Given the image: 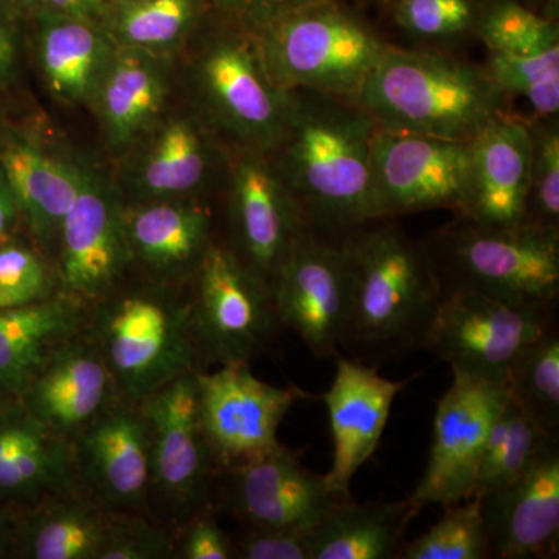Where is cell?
Returning <instances> with one entry per match:
<instances>
[{
  "label": "cell",
  "instance_id": "cell-1",
  "mask_svg": "<svg viewBox=\"0 0 559 559\" xmlns=\"http://www.w3.org/2000/svg\"><path fill=\"white\" fill-rule=\"evenodd\" d=\"M285 134L270 154L299 210L305 231L342 245L374 223L371 142L377 121L358 103L288 92Z\"/></svg>",
  "mask_w": 559,
  "mask_h": 559
},
{
  "label": "cell",
  "instance_id": "cell-2",
  "mask_svg": "<svg viewBox=\"0 0 559 559\" xmlns=\"http://www.w3.org/2000/svg\"><path fill=\"white\" fill-rule=\"evenodd\" d=\"M190 285L130 272L84 308V336L108 367L120 399L140 403L182 374L207 370L194 333Z\"/></svg>",
  "mask_w": 559,
  "mask_h": 559
},
{
  "label": "cell",
  "instance_id": "cell-3",
  "mask_svg": "<svg viewBox=\"0 0 559 559\" xmlns=\"http://www.w3.org/2000/svg\"><path fill=\"white\" fill-rule=\"evenodd\" d=\"M349 312L342 347L384 355L423 348L441 299L425 242L392 219L374 221L344 242Z\"/></svg>",
  "mask_w": 559,
  "mask_h": 559
},
{
  "label": "cell",
  "instance_id": "cell-4",
  "mask_svg": "<svg viewBox=\"0 0 559 559\" xmlns=\"http://www.w3.org/2000/svg\"><path fill=\"white\" fill-rule=\"evenodd\" d=\"M356 103L385 130L471 142L509 114L485 66L433 49L385 47Z\"/></svg>",
  "mask_w": 559,
  "mask_h": 559
},
{
  "label": "cell",
  "instance_id": "cell-5",
  "mask_svg": "<svg viewBox=\"0 0 559 559\" xmlns=\"http://www.w3.org/2000/svg\"><path fill=\"white\" fill-rule=\"evenodd\" d=\"M250 33L280 91L353 102L389 46L345 0H312Z\"/></svg>",
  "mask_w": 559,
  "mask_h": 559
},
{
  "label": "cell",
  "instance_id": "cell-6",
  "mask_svg": "<svg viewBox=\"0 0 559 559\" xmlns=\"http://www.w3.org/2000/svg\"><path fill=\"white\" fill-rule=\"evenodd\" d=\"M441 294L474 290L528 307H557L559 231L487 226L457 215L425 241Z\"/></svg>",
  "mask_w": 559,
  "mask_h": 559
},
{
  "label": "cell",
  "instance_id": "cell-7",
  "mask_svg": "<svg viewBox=\"0 0 559 559\" xmlns=\"http://www.w3.org/2000/svg\"><path fill=\"white\" fill-rule=\"evenodd\" d=\"M191 86L198 116L229 148L264 154L277 148L289 94L272 83L252 33L219 20L194 55Z\"/></svg>",
  "mask_w": 559,
  "mask_h": 559
},
{
  "label": "cell",
  "instance_id": "cell-8",
  "mask_svg": "<svg viewBox=\"0 0 559 559\" xmlns=\"http://www.w3.org/2000/svg\"><path fill=\"white\" fill-rule=\"evenodd\" d=\"M198 373L182 374L140 401L151 432L150 518L173 535L212 503L219 473L201 425Z\"/></svg>",
  "mask_w": 559,
  "mask_h": 559
},
{
  "label": "cell",
  "instance_id": "cell-9",
  "mask_svg": "<svg viewBox=\"0 0 559 559\" xmlns=\"http://www.w3.org/2000/svg\"><path fill=\"white\" fill-rule=\"evenodd\" d=\"M190 288L194 333L205 367L250 366L280 326L271 286L227 242L213 240Z\"/></svg>",
  "mask_w": 559,
  "mask_h": 559
},
{
  "label": "cell",
  "instance_id": "cell-10",
  "mask_svg": "<svg viewBox=\"0 0 559 559\" xmlns=\"http://www.w3.org/2000/svg\"><path fill=\"white\" fill-rule=\"evenodd\" d=\"M554 308L491 299L474 290H447L423 348L452 371L506 384L522 349L554 329Z\"/></svg>",
  "mask_w": 559,
  "mask_h": 559
},
{
  "label": "cell",
  "instance_id": "cell-11",
  "mask_svg": "<svg viewBox=\"0 0 559 559\" xmlns=\"http://www.w3.org/2000/svg\"><path fill=\"white\" fill-rule=\"evenodd\" d=\"M469 142L377 128L371 142L370 194L378 221L450 209L462 212Z\"/></svg>",
  "mask_w": 559,
  "mask_h": 559
},
{
  "label": "cell",
  "instance_id": "cell-12",
  "mask_svg": "<svg viewBox=\"0 0 559 559\" xmlns=\"http://www.w3.org/2000/svg\"><path fill=\"white\" fill-rule=\"evenodd\" d=\"M124 204L114 180L83 165V182L62 219L53 253L60 293L83 308L106 296L132 270Z\"/></svg>",
  "mask_w": 559,
  "mask_h": 559
},
{
  "label": "cell",
  "instance_id": "cell-13",
  "mask_svg": "<svg viewBox=\"0 0 559 559\" xmlns=\"http://www.w3.org/2000/svg\"><path fill=\"white\" fill-rule=\"evenodd\" d=\"M454 374L437 404L425 474L409 496L412 506H452L473 498L488 433L509 401L506 384Z\"/></svg>",
  "mask_w": 559,
  "mask_h": 559
},
{
  "label": "cell",
  "instance_id": "cell-14",
  "mask_svg": "<svg viewBox=\"0 0 559 559\" xmlns=\"http://www.w3.org/2000/svg\"><path fill=\"white\" fill-rule=\"evenodd\" d=\"M307 393L261 381L249 364L198 373V407L205 439L219 471L241 465L278 447L286 414Z\"/></svg>",
  "mask_w": 559,
  "mask_h": 559
},
{
  "label": "cell",
  "instance_id": "cell-15",
  "mask_svg": "<svg viewBox=\"0 0 559 559\" xmlns=\"http://www.w3.org/2000/svg\"><path fill=\"white\" fill-rule=\"evenodd\" d=\"M280 326L304 341L316 358L337 356L349 312L344 246L304 231L271 283Z\"/></svg>",
  "mask_w": 559,
  "mask_h": 559
},
{
  "label": "cell",
  "instance_id": "cell-16",
  "mask_svg": "<svg viewBox=\"0 0 559 559\" xmlns=\"http://www.w3.org/2000/svg\"><path fill=\"white\" fill-rule=\"evenodd\" d=\"M70 444L76 489L109 513L150 516L151 432L142 404L117 400Z\"/></svg>",
  "mask_w": 559,
  "mask_h": 559
},
{
  "label": "cell",
  "instance_id": "cell-17",
  "mask_svg": "<svg viewBox=\"0 0 559 559\" xmlns=\"http://www.w3.org/2000/svg\"><path fill=\"white\" fill-rule=\"evenodd\" d=\"M224 506L246 525L289 530L310 535L344 502L330 488L325 474L301 463L297 452L275 450L241 465L219 471Z\"/></svg>",
  "mask_w": 559,
  "mask_h": 559
},
{
  "label": "cell",
  "instance_id": "cell-18",
  "mask_svg": "<svg viewBox=\"0 0 559 559\" xmlns=\"http://www.w3.org/2000/svg\"><path fill=\"white\" fill-rule=\"evenodd\" d=\"M226 165L227 245L271 286L289 249L305 231L299 210L270 154L229 148Z\"/></svg>",
  "mask_w": 559,
  "mask_h": 559
},
{
  "label": "cell",
  "instance_id": "cell-19",
  "mask_svg": "<svg viewBox=\"0 0 559 559\" xmlns=\"http://www.w3.org/2000/svg\"><path fill=\"white\" fill-rule=\"evenodd\" d=\"M130 151L124 183L131 202L198 198L227 160L218 135L198 114L162 117Z\"/></svg>",
  "mask_w": 559,
  "mask_h": 559
},
{
  "label": "cell",
  "instance_id": "cell-20",
  "mask_svg": "<svg viewBox=\"0 0 559 559\" xmlns=\"http://www.w3.org/2000/svg\"><path fill=\"white\" fill-rule=\"evenodd\" d=\"M479 496L491 558H558V441L520 479Z\"/></svg>",
  "mask_w": 559,
  "mask_h": 559
},
{
  "label": "cell",
  "instance_id": "cell-21",
  "mask_svg": "<svg viewBox=\"0 0 559 559\" xmlns=\"http://www.w3.org/2000/svg\"><path fill=\"white\" fill-rule=\"evenodd\" d=\"M409 380H389L364 364L337 356L333 384L322 400L329 409L334 444L325 479L341 498H352L353 477L377 451L393 401Z\"/></svg>",
  "mask_w": 559,
  "mask_h": 559
},
{
  "label": "cell",
  "instance_id": "cell-22",
  "mask_svg": "<svg viewBox=\"0 0 559 559\" xmlns=\"http://www.w3.org/2000/svg\"><path fill=\"white\" fill-rule=\"evenodd\" d=\"M465 204L460 216L487 226L527 223L533 140L528 119L503 114L469 142Z\"/></svg>",
  "mask_w": 559,
  "mask_h": 559
},
{
  "label": "cell",
  "instance_id": "cell-23",
  "mask_svg": "<svg viewBox=\"0 0 559 559\" xmlns=\"http://www.w3.org/2000/svg\"><path fill=\"white\" fill-rule=\"evenodd\" d=\"M119 399L112 374L83 329L44 362L17 396L33 417L69 441Z\"/></svg>",
  "mask_w": 559,
  "mask_h": 559
},
{
  "label": "cell",
  "instance_id": "cell-24",
  "mask_svg": "<svg viewBox=\"0 0 559 559\" xmlns=\"http://www.w3.org/2000/svg\"><path fill=\"white\" fill-rule=\"evenodd\" d=\"M132 271L173 285H190L215 240L213 215L198 198L124 204Z\"/></svg>",
  "mask_w": 559,
  "mask_h": 559
},
{
  "label": "cell",
  "instance_id": "cell-25",
  "mask_svg": "<svg viewBox=\"0 0 559 559\" xmlns=\"http://www.w3.org/2000/svg\"><path fill=\"white\" fill-rule=\"evenodd\" d=\"M0 168L20 205L25 235L53 260L62 219L83 182V165L27 132L5 131L0 132Z\"/></svg>",
  "mask_w": 559,
  "mask_h": 559
},
{
  "label": "cell",
  "instance_id": "cell-26",
  "mask_svg": "<svg viewBox=\"0 0 559 559\" xmlns=\"http://www.w3.org/2000/svg\"><path fill=\"white\" fill-rule=\"evenodd\" d=\"M72 444L17 399L0 400V507L16 514L75 489Z\"/></svg>",
  "mask_w": 559,
  "mask_h": 559
},
{
  "label": "cell",
  "instance_id": "cell-27",
  "mask_svg": "<svg viewBox=\"0 0 559 559\" xmlns=\"http://www.w3.org/2000/svg\"><path fill=\"white\" fill-rule=\"evenodd\" d=\"M170 92V57L117 46L91 102L110 148L128 153L164 117Z\"/></svg>",
  "mask_w": 559,
  "mask_h": 559
},
{
  "label": "cell",
  "instance_id": "cell-28",
  "mask_svg": "<svg viewBox=\"0 0 559 559\" xmlns=\"http://www.w3.org/2000/svg\"><path fill=\"white\" fill-rule=\"evenodd\" d=\"M117 516L76 488L50 496L14 514L13 558L100 559Z\"/></svg>",
  "mask_w": 559,
  "mask_h": 559
},
{
  "label": "cell",
  "instance_id": "cell-29",
  "mask_svg": "<svg viewBox=\"0 0 559 559\" xmlns=\"http://www.w3.org/2000/svg\"><path fill=\"white\" fill-rule=\"evenodd\" d=\"M35 53L53 97L68 105L91 106L116 43L98 22L58 14H35Z\"/></svg>",
  "mask_w": 559,
  "mask_h": 559
},
{
  "label": "cell",
  "instance_id": "cell-30",
  "mask_svg": "<svg viewBox=\"0 0 559 559\" xmlns=\"http://www.w3.org/2000/svg\"><path fill=\"white\" fill-rule=\"evenodd\" d=\"M84 311L62 294L0 311V400L21 395L44 362L80 333Z\"/></svg>",
  "mask_w": 559,
  "mask_h": 559
},
{
  "label": "cell",
  "instance_id": "cell-31",
  "mask_svg": "<svg viewBox=\"0 0 559 559\" xmlns=\"http://www.w3.org/2000/svg\"><path fill=\"white\" fill-rule=\"evenodd\" d=\"M418 511L409 499L344 500L308 535L311 559H396Z\"/></svg>",
  "mask_w": 559,
  "mask_h": 559
},
{
  "label": "cell",
  "instance_id": "cell-32",
  "mask_svg": "<svg viewBox=\"0 0 559 559\" xmlns=\"http://www.w3.org/2000/svg\"><path fill=\"white\" fill-rule=\"evenodd\" d=\"M204 0H134L110 5L103 28L116 46L167 55L200 27Z\"/></svg>",
  "mask_w": 559,
  "mask_h": 559
},
{
  "label": "cell",
  "instance_id": "cell-33",
  "mask_svg": "<svg viewBox=\"0 0 559 559\" xmlns=\"http://www.w3.org/2000/svg\"><path fill=\"white\" fill-rule=\"evenodd\" d=\"M558 436H550L510 400L489 430L476 495L506 487L525 473Z\"/></svg>",
  "mask_w": 559,
  "mask_h": 559
},
{
  "label": "cell",
  "instance_id": "cell-34",
  "mask_svg": "<svg viewBox=\"0 0 559 559\" xmlns=\"http://www.w3.org/2000/svg\"><path fill=\"white\" fill-rule=\"evenodd\" d=\"M510 400L550 436L559 429V337L557 326L522 349L510 367Z\"/></svg>",
  "mask_w": 559,
  "mask_h": 559
},
{
  "label": "cell",
  "instance_id": "cell-35",
  "mask_svg": "<svg viewBox=\"0 0 559 559\" xmlns=\"http://www.w3.org/2000/svg\"><path fill=\"white\" fill-rule=\"evenodd\" d=\"M476 38L488 51L528 55L559 46L558 17L521 0H484Z\"/></svg>",
  "mask_w": 559,
  "mask_h": 559
},
{
  "label": "cell",
  "instance_id": "cell-36",
  "mask_svg": "<svg viewBox=\"0 0 559 559\" xmlns=\"http://www.w3.org/2000/svg\"><path fill=\"white\" fill-rule=\"evenodd\" d=\"M485 69L510 100L524 98L539 119L558 117L559 46L528 55L488 51Z\"/></svg>",
  "mask_w": 559,
  "mask_h": 559
},
{
  "label": "cell",
  "instance_id": "cell-37",
  "mask_svg": "<svg viewBox=\"0 0 559 559\" xmlns=\"http://www.w3.org/2000/svg\"><path fill=\"white\" fill-rule=\"evenodd\" d=\"M443 516L412 543H404L400 559L491 558L480 496L444 507Z\"/></svg>",
  "mask_w": 559,
  "mask_h": 559
},
{
  "label": "cell",
  "instance_id": "cell-38",
  "mask_svg": "<svg viewBox=\"0 0 559 559\" xmlns=\"http://www.w3.org/2000/svg\"><path fill=\"white\" fill-rule=\"evenodd\" d=\"M58 294L53 260L27 235L0 242V311L39 304Z\"/></svg>",
  "mask_w": 559,
  "mask_h": 559
},
{
  "label": "cell",
  "instance_id": "cell-39",
  "mask_svg": "<svg viewBox=\"0 0 559 559\" xmlns=\"http://www.w3.org/2000/svg\"><path fill=\"white\" fill-rule=\"evenodd\" d=\"M484 0H385L390 20L411 38L455 43L476 38Z\"/></svg>",
  "mask_w": 559,
  "mask_h": 559
},
{
  "label": "cell",
  "instance_id": "cell-40",
  "mask_svg": "<svg viewBox=\"0 0 559 559\" xmlns=\"http://www.w3.org/2000/svg\"><path fill=\"white\" fill-rule=\"evenodd\" d=\"M533 153L530 170L527 223L559 231V123L555 119H528Z\"/></svg>",
  "mask_w": 559,
  "mask_h": 559
},
{
  "label": "cell",
  "instance_id": "cell-41",
  "mask_svg": "<svg viewBox=\"0 0 559 559\" xmlns=\"http://www.w3.org/2000/svg\"><path fill=\"white\" fill-rule=\"evenodd\" d=\"M175 535L146 514H119L100 559H175Z\"/></svg>",
  "mask_w": 559,
  "mask_h": 559
},
{
  "label": "cell",
  "instance_id": "cell-42",
  "mask_svg": "<svg viewBox=\"0 0 559 559\" xmlns=\"http://www.w3.org/2000/svg\"><path fill=\"white\" fill-rule=\"evenodd\" d=\"M175 543V559H235L234 540L219 527L212 503L176 532Z\"/></svg>",
  "mask_w": 559,
  "mask_h": 559
},
{
  "label": "cell",
  "instance_id": "cell-43",
  "mask_svg": "<svg viewBox=\"0 0 559 559\" xmlns=\"http://www.w3.org/2000/svg\"><path fill=\"white\" fill-rule=\"evenodd\" d=\"M234 540L235 558L311 559L310 540L304 533L246 525Z\"/></svg>",
  "mask_w": 559,
  "mask_h": 559
},
{
  "label": "cell",
  "instance_id": "cell-44",
  "mask_svg": "<svg viewBox=\"0 0 559 559\" xmlns=\"http://www.w3.org/2000/svg\"><path fill=\"white\" fill-rule=\"evenodd\" d=\"M204 2L219 20L253 32L285 11L312 0H204Z\"/></svg>",
  "mask_w": 559,
  "mask_h": 559
},
{
  "label": "cell",
  "instance_id": "cell-45",
  "mask_svg": "<svg viewBox=\"0 0 559 559\" xmlns=\"http://www.w3.org/2000/svg\"><path fill=\"white\" fill-rule=\"evenodd\" d=\"M21 16L35 14H58L98 22L105 20L109 0H5Z\"/></svg>",
  "mask_w": 559,
  "mask_h": 559
},
{
  "label": "cell",
  "instance_id": "cell-46",
  "mask_svg": "<svg viewBox=\"0 0 559 559\" xmlns=\"http://www.w3.org/2000/svg\"><path fill=\"white\" fill-rule=\"evenodd\" d=\"M20 16L5 0H0V90L14 80L20 66Z\"/></svg>",
  "mask_w": 559,
  "mask_h": 559
},
{
  "label": "cell",
  "instance_id": "cell-47",
  "mask_svg": "<svg viewBox=\"0 0 559 559\" xmlns=\"http://www.w3.org/2000/svg\"><path fill=\"white\" fill-rule=\"evenodd\" d=\"M24 231L20 205L5 173L0 168V242L17 237Z\"/></svg>",
  "mask_w": 559,
  "mask_h": 559
},
{
  "label": "cell",
  "instance_id": "cell-48",
  "mask_svg": "<svg viewBox=\"0 0 559 559\" xmlns=\"http://www.w3.org/2000/svg\"><path fill=\"white\" fill-rule=\"evenodd\" d=\"M14 514L0 507V559L13 558Z\"/></svg>",
  "mask_w": 559,
  "mask_h": 559
},
{
  "label": "cell",
  "instance_id": "cell-49",
  "mask_svg": "<svg viewBox=\"0 0 559 559\" xmlns=\"http://www.w3.org/2000/svg\"><path fill=\"white\" fill-rule=\"evenodd\" d=\"M535 10L539 13L547 14V16L558 17L559 0H533Z\"/></svg>",
  "mask_w": 559,
  "mask_h": 559
},
{
  "label": "cell",
  "instance_id": "cell-50",
  "mask_svg": "<svg viewBox=\"0 0 559 559\" xmlns=\"http://www.w3.org/2000/svg\"><path fill=\"white\" fill-rule=\"evenodd\" d=\"M134 2V0H109L110 5H123V3Z\"/></svg>",
  "mask_w": 559,
  "mask_h": 559
},
{
  "label": "cell",
  "instance_id": "cell-51",
  "mask_svg": "<svg viewBox=\"0 0 559 559\" xmlns=\"http://www.w3.org/2000/svg\"><path fill=\"white\" fill-rule=\"evenodd\" d=\"M370 2H377V3H380V5H382V3L385 2V0H370Z\"/></svg>",
  "mask_w": 559,
  "mask_h": 559
}]
</instances>
